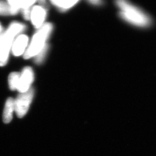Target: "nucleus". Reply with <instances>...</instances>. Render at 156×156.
Returning <instances> with one entry per match:
<instances>
[{
  "label": "nucleus",
  "mask_w": 156,
  "mask_h": 156,
  "mask_svg": "<svg viewBox=\"0 0 156 156\" xmlns=\"http://www.w3.org/2000/svg\"><path fill=\"white\" fill-rule=\"evenodd\" d=\"M119 9V16L127 23L139 28H147L152 23V19L141 9L129 2L120 0L116 2Z\"/></svg>",
  "instance_id": "f257e3e1"
},
{
  "label": "nucleus",
  "mask_w": 156,
  "mask_h": 156,
  "mask_svg": "<svg viewBox=\"0 0 156 156\" xmlns=\"http://www.w3.org/2000/svg\"><path fill=\"white\" fill-rule=\"evenodd\" d=\"M25 27L18 22H13L4 31L3 38L0 43V66H3L7 63L11 48L15 37L23 31Z\"/></svg>",
  "instance_id": "f03ea898"
},
{
  "label": "nucleus",
  "mask_w": 156,
  "mask_h": 156,
  "mask_svg": "<svg viewBox=\"0 0 156 156\" xmlns=\"http://www.w3.org/2000/svg\"><path fill=\"white\" fill-rule=\"evenodd\" d=\"M53 25L46 23L39 28V30L33 37L31 43L24 54V58L28 59L36 56L46 45V41L53 30Z\"/></svg>",
  "instance_id": "7ed1b4c3"
},
{
  "label": "nucleus",
  "mask_w": 156,
  "mask_h": 156,
  "mask_svg": "<svg viewBox=\"0 0 156 156\" xmlns=\"http://www.w3.org/2000/svg\"><path fill=\"white\" fill-rule=\"evenodd\" d=\"M34 90L30 88L28 91L20 93L15 100V112L19 118H22L27 114L30 108L33 98Z\"/></svg>",
  "instance_id": "20e7f679"
},
{
  "label": "nucleus",
  "mask_w": 156,
  "mask_h": 156,
  "mask_svg": "<svg viewBox=\"0 0 156 156\" xmlns=\"http://www.w3.org/2000/svg\"><path fill=\"white\" fill-rule=\"evenodd\" d=\"M34 80V72L30 67H26L22 70L19 79V84L17 90L20 93L28 91Z\"/></svg>",
  "instance_id": "39448f33"
},
{
  "label": "nucleus",
  "mask_w": 156,
  "mask_h": 156,
  "mask_svg": "<svg viewBox=\"0 0 156 156\" xmlns=\"http://www.w3.org/2000/svg\"><path fill=\"white\" fill-rule=\"evenodd\" d=\"M46 9L41 6H35L31 9L30 19L36 28H40L43 26L46 17Z\"/></svg>",
  "instance_id": "423d86ee"
},
{
  "label": "nucleus",
  "mask_w": 156,
  "mask_h": 156,
  "mask_svg": "<svg viewBox=\"0 0 156 156\" xmlns=\"http://www.w3.org/2000/svg\"><path fill=\"white\" fill-rule=\"evenodd\" d=\"M28 37L27 35L21 34L14 41L12 47L13 54L15 56H21L25 53V49L27 46Z\"/></svg>",
  "instance_id": "0eeeda50"
},
{
  "label": "nucleus",
  "mask_w": 156,
  "mask_h": 156,
  "mask_svg": "<svg viewBox=\"0 0 156 156\" xmlns=\"http://www.w3.org/2000/svg\"><path fill=\"white\" fill-rule=\"evenodd\" d=\"M35 2V1H8L10 14L11 15H16L19 12V9L31 7Z\"/></svg>",
  "instance_id": "6e6552de"
},
{
  "label": "nucleus",
  "mask_w": 156,
  "mask_h": 156,
  "mask_svg": "<svg viewBox=\"0 0 156 156\" xmlns=\"http://www.w3.org/2000/svg\"><path fill=\"white\" fill-rule=\"evenodd\" d=\"M14 111H15V100L9 98L5 103L3 112V121L5 123H9L11 121Z\"/></svg>",
  "instance_id": "1a4fd4ad"
},
{
  "label": "nucleus",
  "mask_w": 156,
  "mask_h": 156,
  "mask_svg": "<svg viewBox=\"0 0 156 156\" xmlns=\"http://www.w3.org/2000/svg\"><path fill=\"white\" fill-rule=\"evenodd\" d=\"M51 2L53 4L54 6L59 9L62 12H64L68 10V9H70L77 3L79 2V1H51Z\"/></svg>",
  "instance_id": "9d476101"
},
{
  "label": "nucleus",
  "mask_w": 156,
  "mask_h": 156,
  "mask_svg": "<svg viewBox=\"0 0 156 156\" xmlns=\"http://www.w3.org/2000/svg\"><path fill=\"white\" fill-rule=\"evenodd\" d=\"M20 77V74L18 72H12L9 75L8 77V83L9 87L11 90H15L17 89Z\"/></svg>",
  "instance_id": "9b49d317"
},
{
  "label": "nucleus",
  "mask_w": 156,
  "mask_h": 156,
  "mask_svg": "<svg viewBox=\"0 0 156 156\" xmlns=\"http://www.w3.org/2000/svg\"><path fill=\"white\" fill-rule=\"evenodd\" d=\"M48 49H49V46L47 44L44 46V47L41 49V50L36 56H34V60L35 63L37 64H40L44 61V58L46 57Z\"/></svg>",
  "instance_id": "f8f14e48"
},
{
  "label": "nucleus",
  "mask_w": 156,
  "mask_h": 156,
  "mask_svg": "<svg viewBox=\"0 0 156 156\" xmlns=\"http://www.w3.org/2000/svg\"><path fill=\"white\" fill-rule=\"evenodd\" d=\"M10 14V8L7 3L5 2L0 1V15H8Z\"/></svg>",
  "instance_id": "ddd939ff"
},
{
  "label": "nucleus",
  "mask_w": 156,
  "mask_h": 156,
  "mask_svg": "<svg viewBox=\"0 0 156 156\" xmlns=\"http://www.w3.org/2000/svg\"><path fill=\"white\" fill-rule=\"evenodd\" d=\"M31 7L26 8L22 9V14L24 18L27 20H29L30 19L31 9H32Z\"/></svg>",
  "instance_id": "4468645a"
},
{
  "label": "nucleus",
  "mask_w": 156,
  "mask_h": 156,
  "mask_svg": "<svg viewBox=\"0 0 156 156\" xmlns=\"http://www.w3.org/2000/svg\"><path fill=\"white\" fill-rule=\"evenodd\" d=\"M88 3H90V4L94 5V6H100L102 4L103 2L99 0H91V1H89Z\"/></svg>",
  "instance_id": "2eb2a0df"
},
{
  "label": "nucleus",
  "mask_w": 156,
  "mask_h": 156,
  "mask_svg": "<svg viewBox=\"0 0 156 156\" xmlns=\"http://www.w3.org/2000/svg\"><path fill=\"white\" fill-rule=\"evenodd\" d=\"M4 33V31H2V33H0V43H1V41L2 38H3Z\"/></svg>",
  "instance_id": "dca6fc26"
},
{
  "label": "nucleus",
  "mask_w": 156,
  "mask_h": 156,
  "mask_svg": "<svg viewBox=\"0 0 156 156\" xmlns=\"http://www.w3.org/2000/svg\"><path fill=\"white\" fill-rule=\"evenodd\" d=\"M2 31H3V28H2L1 24L0 23V33H2Z\"/></svg>",
  "instance_id": "f3484780"
}]
</instances>
